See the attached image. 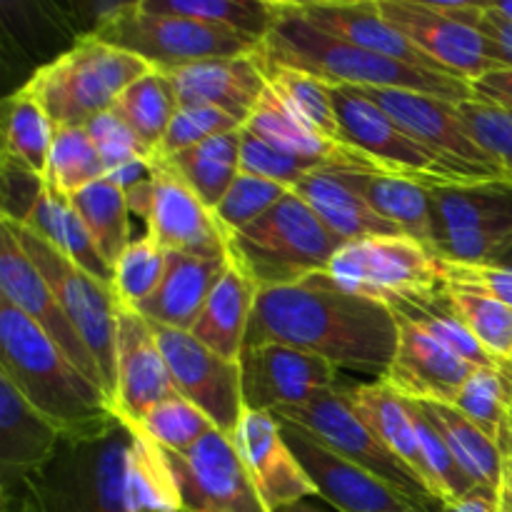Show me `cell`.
<instances>
[{"instance_id": "obj_32", "label": "cell", "mask_w": 512, "mask_h": 512, "mask_svg": "<svg viewBox=\"0 0 512 512\" xmlns=\"http://www.w3.org/2000/svg\"><path fill=\"white\" fill-rule=\"evenodd\" d=\"M240 133L243 128L210 138L195 148L180 150L155 163L183 180L203 200L205 208L215 210L240 175Z\"/></svg>"}, {"instance_id": "obj_46", "label": "cell", "mask_w": 512, "mask_h": 512, "mask_svg": "<svg viewBox=\"0 0 512 512\" xmlns=\"http://www.w3.org/2000/svg\"><path fill=\"white\" fill-rule=\"evenodd\" d=\"M140 433L148 435L155 445H160L168 453H185V450L193 448L195 443L205 438L208 433L218 430L213 425V420L193 405L190 400H185L183 395H175V398L165 400V403L155 405L148 415L143 418V423L133 425Z\"/></svg>"}, {"instance_id": "obj_43", "label": "cell", "mask_w": 512, "mask_h": 512, "mask_svg": "<svg viewBox=\"0 0 512 512\" xmlns=\"http://www.w3.org/2000/svg\"><path fill=\"white\" fill-rule=\"evenodd\" d=\"M410 418H413L415 435H418V450H420V468H423V480L433 498L438 503H455V500L468 498L475 493V483L468 478L455 455L450 453L448 443L443 440L440 430L435 428L433 420L428 418L423 405L418 400H408Z\"/></svg>"}, {"instance_id": "obj_45", "label": "cell", "mask_w": 512, "mask_h": 512, "mask_svg": "<svg viewBox=\"0 0 512 512\" xmlns=\"http://www.w3.org/2000/svg\"><path fill=\"white\" fill-rule=\"evenodd\" d=\"M445 288V285H443ZM455 313L460 315L465 328L473 333V338L500 360L503 365H510L512 355V308L500 303V300L488 298L480 293H468V290L445 288Z\"/></svg>"}, {"instance_id": "obj_6", "label": "cell", "mask_w": 512, "mask_h": 512, "mask_svg": "<svg viewBox=\"0 0 512 512\" xmlns=\"http://www.w3.org/2000/svg\"><path fill=\"white\" fill-rule=\"evenodd\" d=\"M93 35L113 48L145 60L160 73L203 60L235 58L260 48V40L248 35L195 23L188 18L145 13L138 3L115 5L108 15L100 18Z\"/></svg>"}, {"instance_id": "obj_27", "label": "cell", "mask_w": 512, "mask_h": 512, "mask_svg": "<svg viewBox=\"0 0 512 512\" xmlns=\"http://www.w3.org/2000/svg\"><path fill=\"white\" fill-rule=\"evenodd\" d=\"M335 173L380 218L433 250V210H430L428 185L383 170H335Z\"/></svg>"}, {"instance_id": "obj_34", "label": "cell", "mask_w": 512, "mask_h": 512, "mask_svg": "<svg viewBox=\"0 0 512 512\" xmlns=\"http://www.w3.org/2000/svg\"><path fill=\"white\" fill-rule=\"evenodd\" d=\"M385 305L393 310L395 318H403L408 323L418 325L425 333L433 335L438 343L453 350L458 358L475 368H505L500 360H495L478 340L473 338L468 328L463 325L460 315L455 313L445 288L430 290V293H410V295H393L385 298Z\"/></svg>"}, {"instance_id": "obj_31", "label": "cell", "mask_w": 512, "mask_h": 512, "mask_svg": "<svg viewBox=\"0 0 512 512\" xmlns=\"http://www.w3.org/2000/svg\"><path fill=\"white\" fill-rule=\"evenodd\" d=\"M60 435L0 370V460L5 468H38L53 455Z\"/></svg>"}, {"instance_id": "obj_12", "label": "cell", "mask_w": 512, "mask_h": 512, "mask_svg": "<svg viewBox=\"0 0 512 512\" xmlns=\"http://www.w3.org/2000/svg\"><path fill=\"white\" fill-rule=\"evenodd\" d=\"M163 453L183 512H273L240 460L233 435L213 430L185 453Z\"/></svg>"}, {"instance_id": "obj_5", "label": "cell", "mask_w": 512, "mask_h": 512, "mask_svg": "<svg viewBox=\"0 0 512 512\" xmlns=\"http://www.w3.org/2000/svg\"><path fill=\"white\" fill-rule=\"evenodd\" d=\"M148 73L153 68L145 60L88 33L35 70L23 88L43 105L55 130L85 128L113 110L115 100Z\"/></svg>"}, {"instance_id": "obj_11", "label": "cell", "mask_w": 512, "mask_h": 512, "mask_svg": "<svg viewBox=\"0 0 512 512\" xmlns=\"http://www.w3.org/2000/svg\"><path fill=\"white\" fill-rule=\"evenodd\" d=\"M325 273L355 295L383 303L393 295L443 288L440 258L410 235H370L345 243Z\"/></svg>"}, {"instance_id": "obj_4", "label": "cell", "mask_w": 512, "mask_h": 512, "mask_svg": "<svg viewBox=\"0 0 512 512\" xmlns=\"http://www.w3.org/2000/svg\"><path fill=\"white\" fill-rule=\"evenodd\" d=\"M343 245L293 190L248 228L228 235L230 263L238 265L258 290L295 285L325 273Z\"/></svg>"}, {"instance_id": "obj_18", "label": "cell", "mask_w": 512, "mask_h": 512, "mask_svg": "<svg viewBox=\"0 0 512 512\" xmlns=\"http://www.w3.org/2000/svg\"><path fill=\"white\" fill-rule=\"evenodd\" d=\"M118 390L115 410L125 425L143 423L155 405L180 395L148 320L118 300Z\"/></svg>"}, {"instance_id": "obj_13", "label": "cell", "mask_w": 512, "mask_h": 512, "mask_svg": "<svg viewBox=\"0 0 512 512\" xmlns=\"http://www.w3.org/2000/svg\"><path fill=\"white\" fill-rule=\"evenodd\" d=\"M150 328L163 350L175 390L185 400L198 405L213 420L215 428L223 430L225 435H233L245 410L240 363H230L215 355L188 330L165 328L158 323H150Z\"/></svg>"}, {"instance_id": "obj_2", "label": "cell", "mask_w": 512, "mask_h": 512, "mask_svg": "<svg viewBox=\"0 0 512 512\" xmlns=\"http://www.w3.org/2000/svg\"><path fill=\"white\" fill-rule=\"evenodd\" d=\"M0 370L63 435L103 438L123 425L108 393L85 378L63 350L5 298H0Z\"/></svg>"}, {"instance_id": "obj_10", "label": "cell", "mask_w": 512, "mask_h": 512, "mask_svg": "<svg viewBox=\"0 0 512 512\" xmlns=\"http://www.w3.org/2000/svg\"><path fill=\"white\" fill-rule=\"evenodd\" d=\"M330 95H333L335 113H338L343 143L363 153L383 173L403 175V178L418 180L423 185L490 180L455 168L433 150L420 145L403 128H398L390 115H385L378 105L370 103L355 88L330 85Z\"/></svg>"}, {"instance_id": "obj_24", "label": "cell", "mask_w": 512, "mask_h": 512, "mask_svg": "<svg viewBox=\"0 0 512 512\" xmlns=\"http://www.w3.org/2000/svg\"><path fill=\"white\" fill-rule=\"evenodd\" d=\"M290 8L303 15L315 28L325 30V33L335 35L340 40H348L358 48L383 55V58L398 60V63L413 65V68L443 73L428 55L420 53L398 28H393L383 18L378 0H353V3H343V0H295V3H290Z\"/></svg>"}, {"instance_id": "obj_52", "label": "cell", "mask_w": 512, "mask_h": 512, "mask_svg": "<svg viewBox=\"0 0 512 512\" xmlns=\"http://www.w3.org/2000/svg\"><path fill=\"white\" fill-rule=\"evenodd\" d=\"M240 173L258 175V178L293 190L305 175L313 173V168L290 158L283 150L273 148V145L260 140L258 135L250 133L243 125V133H240Z\"/></svg>"}, {"instance_id": "obj_55", "label": "cell", "mask_w": 512, "mask_h": 512, "mask_svg": "<svg viewBox=\"0 0 512 512\" xmlns=\"http://www.w3.org/2000/svg\"><path fill=\"white\" fill-rule=\"evenodd\" d=\"M3 218L25 225L45 190V175L3 155Z\"/></svg>"}, {"instance_id": "obj_23", "label": "cell", "mask_w": 512, "mask_h": 512, "mask_svg": "<svg viewBox=\"0 0 512 512\" xmlns=\"http://www.w3.org/2000/svg\"><path fill=\"white\" fill-rule=\"evenodd\" d=\"M398 330L395 358L378 380L408 400L455 405L475 365L465 363L453 350L408 320L398 318Z\"/></svg>"}, {"instance_id": "obj_38", "label": "cell", "mask_w": 512, "mask_h": 512, "mask_svg": "<svg viewBox=\"0 0 512 512\" xmlns=\"http://www.w3.org/2000/svg\"><path fill=\"white\" fill-rule=\"evenodd\" d=\"M140 10L233 30L263 43L275 20L273 0H138Z\"/></svg>"}, {"instance_id": "obj_40", "label": "cell", "mask_w": 512, "mask_h": 512, "mask_svg": "<svg viewBox=\"0 0 512 512\" xmlns=\"http://www.w3.org/2000/svg\"><path fill=\"white\" fill-rule=\"evenodd\" d=\"M113 113L138 135L140 143L153 153L158 150L160 140L168 133L175 113H178V98L170 85L168 75L153 70L135 80L113 105Z\"/></svg>"}, {"instance_id": "obj_47", "label": "cell", "mask_w": 512, "mask_h": 512, "mask_svg": "<svg viewBox=\"0 0 512 512\" xmlns=\"http://www.w3.org/2000/svg\"><path fill=\"white\" fill-rule=\"evenodd\" d=\"M45 178L60 188L63 193L73 195L85 185L105 178V168L85 128H58L53 135L50 148V163Z\"/></svg>"}, {"instance_id": "obj_25", "label": "cell", "mask_w": 512, "mask_h": 512, "mask_svg": "<svg viewBox=\"0 0 512 512\" xmlns=\"http://www.w3.org/2000/svg\"><path fill=\"white\" fill-rule=\"evenodd\" d=\"M245 128L313 170H378L363 153L345 143L323 138L310 125H305L290 110V105L270 88V83L260 95Z\"/></svg>"}, {"instance_id": "obj_64", "label": "cell", "mask_w": 512, "mask_h": 512, "mask_svg": "<svg viewBox=\"0 0 512 512\" xmlns=\"http://www.w3.org/2000/svg\"><path fill=\"white\" fill-rule=\"evenodd\" d=\"M510 368H512V355H510Z\"/></svg>"}, {"instance_id": "obj_8", "label": "cell", "mask_w": 512, "mask_h": 512, "mask_svg": "<svg viewBox=\"0 0 512 512\" xmlns=\"http://www.w3.org/2000/svg\"><path fill=\"white\" fill-rule=\"evenodd\" d=\"M278 423L293 425L303 430L310 438L318 440L328 450H333L340 458L350 460L358 468L368 470L370 475L380 478L403 493L410 503L418 505L420 510L438 512L443 503L430 495L423 480L413 473L405 463H400L378 438L368 430V425L358 418L348 400V390L343 385L323 390L313 395L308 403L295 405V408L275 410Z\"/></svg>"}, {"instance_id": "obj_59", "label": "cell", "mask_w": 512, "mask_h": 512, "mask_svg": "<svg viewBox=\"0 0 512 512\" xmlns=\"http://www.w3.org/2000/svg\"><path fill=\"white\" fill-rule=\"evenodd\" d=\"M498 512H512V453L503 458L498 485Z\"/></svg>"}, {"instance_id": "obj_22", "label": "cell", "mask_w": 512, "mask_h": 512, "mask_svg": "<svg viewBox=\"0 0 512 512\" xmlns=\"http://www.w3.org/2000/svg\"><path fill=\"white\" fill-rule=\"evenodd\" d=\"M165 75L175 90L178 108H218L243 125L268 88V75L258 50L235 58L183 65Z\"/></svg>"}, {"instance_id": "obj_36", "label": "cell", "mask_w": 512, "mask_h": 512, "mask_svg": "<svg viewBox=\"0 0 512 512\" xmlns=\"http://www.w3.org/2000/svg\"><path fill=\"white\" fill-rule=\"evenodd\" d=\"M420 403V400H418ZM440 430L443 440L448 443L450 453L460 463V468L468 473L475 488H485L498 493L500 470H503V453L498 445L455 405L445 403H420Z\"/></svg>"}, {"instance_id": "obj_3", "label": "cell", "mask_w": 512, "mask_h": 512, "mask_svg": "<svg viewBox=\"0 0 512 512\" xmlns=\"http://www.w3.org/2000/svg\"><path fill=\"white\" fill-rule=\"evenodd\" d=\"M273 10V28L258 48L265 63L300 70V73L323 80L325 85L418 90V93L435 95L450 103L473 100L468 80L413 68V65L383 58L348 40L335 38L295 13L290 8V0H273Z\"/></svg>"}, {"instance_id": "obj_53", "label": "cell", "mask_w": 512, "mask_h": 512, "mask_svg": "<svg viewBox=\"0 0 512 512\" xmlns=\"http://www.w3.org/2000/svg\"><path fill=\"white\" fill-rule=\"evenodd\" d=\"M440 278L445 288L488 295L512 308V268L503 263H453L440 258Z\"/></svg>"}, {"instance_id": "obj_49", "label": "cell", "mask_w": 512, "mask_h": 512, "mask_svg": "<svg viewBox=\"0 0 512 512\" xmlns=\"http://www.w3.org/2000/svg\"><path fill=\"white\" fill-rule=\"evenodd\" d=\"M288 193L290 190L283 188V185L270 183V180L258 178V175L240 173L235 183L230 185L228 193H225V198L220 200L218 208L213 210V215L220 228H223V233L233 235L238 230L248 228L260 215L268 213Z\"/></svg>"}, {"instance_id": "obj_20", "label": "cell", "mask_w": 512, "mask_h": 512, "mask_svg": "<svg viewBox=\"0 0 512 512\" xmlns=\"http://www.w3.org/2000/svg\"><path fill=\"white\" fill-rule=\"evenodd\" d=\"M280 428L298 463L313 480L318 498H323L338 512H400L418 508L403 493L370 475L368 470L335 455L303 430L285 423H280Z\"/></svg>"}, {"instance_id": "obj_63", "label": "cell", "mask_w": 512, "mask_h": 512, "mask_svg": "<svg viewBox=\"0 0 512 512\" xmlns=\"http://www.w3.org/2000/svg\"><path fill=\"white\" fill-rule=\"evenodd\" d=\"M400 512H428V510H420V508H408V510H400Z\"/></svg>"}, {"instance_id": "obj_37", "label": "cell", "mask_w": 512, "mask_h": 512, "mask_svg": "<svg viewBox=\"0 0 512 512\" xmlns=\"http://www.w3.org/2000/svg\"><path fill=\"white\" fill-rule=\"evenodd\" d=\"M455 408L463 410L503 458L512 453V368H475L460 390Z\"/></svg>"}, {"instance_id": "obj_15", "label": "cell", "mask_w": 512, "mask_h": 512, "mask_svg": "<svg viewBox=\"0 0 512 512\" xmlns=\"http://www.w3.org/2000/svg\"><path fill=\"white\" fill-rule=\"evenodd\" d=\"M0 298L13 303L20 313L28 315L60 350L65 358L80 370L88 380H93L98 388L105 390L103 373H100L98 363H95L93 353L88 345L83 343L80 333L70 318L65 315L63 305L55 298L53 288L48 280L40 275L33 260L18 243L13 230L0 220ZM108 393V390H105ZM110 398V395H108Z\"/></svg>"}, {"instance_id": "obj_50", "label": "cell", "mask_w": 512, "mask_h": 512, "mask_svg": "<svg viewBox=\"0 0 512 512\" xmlns=\"http://www.w3.org/2000/svg\"><path fill=\"white\" fill-rule=\"evenodd\" d=\"M458 115L478 148L512 178V108L465 100L458 103Z\"/></svg>"}, {"instance_id": "obj_26", "label": "cell", "mask_w": 512, "mask_h": 512, "mask_svg": "<svg viewBox=\"0 0 512 512\" xmlns=\"http://www.w3.org/2000/svg\"><path fill=\"white\" fill-rule=\"evenodd\" d=\"M230 268V258H200L188 253H168V268L158 290L135 308L150 323L165 325L175 330H193L195 320L203 313L210 293L225 270Z\"/></svg>"}, {"instance_id": "obj_9", "label": "cell", "mask_w": 512, "mask_h": 512, "mask_svg": "<svg viewBox=\"0 0 512 512\" xmlns=\"http://www.w3.org/2000/svg\"><path fill=\"white\" fill-rule=\"evenodd\" d=\"M3 223L13 230L18 243L33 260L48 285L53 288L55 298L63 305L65 315L75 330L80 333L83 343L93 353L100 373H103L105 390L115 405V390H118V360H115V340H118V298L113 288L100 283L98 278L75 265L68 255L55 250L48 240L35 235L25 225L5 220Z\"/></svg>"}, {"instance_id": "obj_54", "label": "cell", "mask_w": 512, "mask_h": 512, "mask_svg": "<svg viewBox=\"0 0 512 512\" xmlns=\"http://www.w3.org/2000/svg\"><path fill=\"white\" fill-rule=\"evenodd\" d=\"M128 440V428H125V438L108 440L100 450L95 465V512H128L125 505Z\"/></svg>"}, {"instance_id": "obj_61", "label": "cell", "mask_w": 512, "mask_h": 512, "mask_svg": "<svg viewBox=\"0 0 512 512\" xmlns=\"http://www.w3.org/2000/svg\"><path fill=\"white\" fill-rule=\"evenodd\" d=\"M278 512H323V510L313 508V505H308V503H298V505H290V508H283Z\"/></svg>"}, {"instance_id": "obj_60", "label": "cell", "mask_w": 512, "mask_h": 512, "mask_svg": "<svg viewBox=\"0 0 512 512\" xmlns=\"http://www.w3.org/2000/svg\"><path fill=\"white\" fill-rule=\"evenodd\" d=\"M480 3H483V8L488 13L498 15V18H503L505 23L512 25V0H508V3H500V0H480Z\"/></svg>"}, {"instance_id": "obj_48", "label": "cell", "mask_w": 512, "mask_h": 512, "mask_svg": "<svg viewBox=\"0 0 512 512\" xmlns=\"http://www.w3.org/2000/svg\"><path fill=\"white\" fill-rule=\"evenodd\" d=\"M168 268V250L148 233L133 240L113 268V293L128 308H138L158 290Z\"/></svg>"}, {"instance_id": "obj_30", "label": "cell", "mask_w": 512, "mask_h": 512, "mask_svg": "<svg viewBox=\"0 0 512 512\" xmlns=\"http://www.w3.org/2000/svg\"><path fill=\"white\" fill-rule=\"evenodd\" d=\"M25 228H30L35 235L48 240L55 250L68 255L75 265L88 270L100 283L113 288V268H110L108 260L103 258V253L95 245L88 225L80 218L78 210L73 208L70 195L55 188L48 178H45V190L38 203H35Z\"/></svg>"}, {"instance_id": "obj_29", "label": "cell", "mask_w": 512, "mask_h": 512, "mask_svg": "<svg viewBox=\"0 0 512 512\" xmlns=\"http://www.w3.org/2000/svg\"><path fill=\"white\" fill-rule=\"evenodd\" d=\"M298 198L310 205L315 215L328 225L330 233L343 243L370 238V235H400V230L380 218L358 193L338 178L335 170H313L293 188Z\"/></svg>"}, {"instance_id": "obj_44", "label": "cell", "mask_w": 512, "mask_h": 512, "mask_svg": "<svg viewBox=\"0 0 512 512\" xmlns=\"http://www.w3.org/2000/svg\"><path fill=\"white\" fill-rule=\"evenodd\" d=\"M265 75L268 83L285 103L290 105L295 115L303 120L305 125L320 133L323 138L343 143V133H340L338 113H335L333 95H330V85L323 80L313 78L300 70L285 68V65H270L265 63Z\"/></svg>"}, {"instance_id": "obj_1", "label": "cell", "mask_w": 512, "mask_h": 512, "mask_svg": "<svg viewBox=\"0 0 512 512\" xmlns=\"http://www.w3.org/2000/svg\"><path fill=\"white\" fill-rule=\"evenodd\" d=\"M398 318L385 303L340 288L328 273L258 290L245 348L283 343L335 368L383 378L398 350Z\"/></svg>"}, {"instance_id": "obj_39", "label": "cell", "mask_w": 512, "mask_h": 512, "mask_svg": "<svg viewBox=\"0 0 512 512\" xmlns=\"http://www.w3.org/2000/svg\"><path fill=\"white\" fill-rule=\"evenodd\" d=\"M85 130L98 150L105 178L118 185L123 193L153 178V153L113 110L90 120Z\"/></svg>"}, {"instance_id": "obj_7", "label": "cell", "mask_w": 512, "mask_h": 512, "mask_svg": "<svg viewBox=\"0 0 512 512\" xmlns=\"http://www.w3.org/2000/svg\"><path fill=\"white\" fill-rule=\"evenodd\" d=\"M433 253L453 263H495L512 248V178L428 185Z\"/></svg>"}, {"instance_id": "obj_62", "label": "cell", "mask_w": 512, "mask_h": 512, "mask_svg": "<svg viewBox=\"0 0 512 512\" xmlns=\"http://www.w3.org/2000/svg\"><path fill=\"white\" fill-rule=\"evenodd\" d=\"M495 263H503V265H510V268H512V248H508V250H505V253H503V255H500V258H498V260H495Z\"/></svg>"}, {"instance_id": "obj_19", "label": "cell", "mask_w": 512, "mask_h": 512, "mask_svg": "<svg viewBox=\"0 0 512 512\" xmlns=\"http://www.w3.org/2000/svg\"><path fill=\"white\" fill-rule=\"evenodd\" d=\"M233 443L260 498L273 512L318 495L273 413L245 408L233 433Z\"/></svg>"}, {"instance_id": "obj_56", "label": "cell", "mask_w": 512, "mask_h": 512, "mask_svg": "<svg viewBox=\"0 0 512 512\" xmlns=\"http://www.w3.org/2000/svg\"><path fill=\"white\" fill-rule=\"evenodd\" d=\"M473 100L500 108H512V68H495L470 83Z\"/></svg>"}, {"instance_id": "obj_16", "label": "cell", "mask_w": 512, "mask_h": 512, "mask_svg": "<svg viewBox=\"0 0 512 512\" xmlns=\"http://www.w3.org/2000/svg\"><path fill=\"white\" fill-rule=\"evenodd\" d=\"M245 408L275 413L308 403L338 385V368L325 358L283 343H260L243 350Z\"/></svg>"}, {"instance_id": "obj_41", "label": "cell", "mask_w": 512, "mask_h": 512, "mask_svg": "<svg viewBox=\"0 0 512 512\" xmlns=\"http://www.w3.org/2000/svg\"><path fill=\"white\" fill-rule=\"evenodd\" d=\"M70 203L85 220L103 258L108 260L110 268H115L125 248L133 243L128 235L130 208L123 190L108 178H100L70 195Z\"/></svg>"}, {"instance_id": "obj_21", "label": "cell", "mask_w": 512, "mask_h": 512, "mask_svg": "<svg viewBox=\"0 0 512 512\" xmlns=\"http://www.w3.org/2000/svg\"><path fill=\"white\" fill-rule=\"evenodd\" d=\"M148 235L168 253H188L200 258H225L228 235L215 220L213 210L173 173L153 160V203L148 210ZM230 258V255H228Z\"/></svg>"}, {"instance_id": "obj_42", "label": "cell", "mask_w": 512, "mask_h": 512, "mask_svg": "<svg viewBox=\"0 0 512 512\" xmlns=\"http://www.w3.org/2000/svg\"><path fill=\"white\" fill-rule=\"evenodd\" d=\"M55 128L43 105L25 88L5 100V143L3 155L28 165L38 175L48 173L50 148Z\"/></svg>"}, {"instance_id": "obj_58", "label": "cell", "mask_w": 512, "mask_h": 512, "mask_svg": "<svg viewBox=\"0 0 512 512\" xmlns=\"http://www.w3.org/2000/svg\"><path fill=\"white\" fill-rule=\"evenodd\" d=\"M438 512H498V493L478 488L475 493H470L468 498L455 500V503H445Z\"/></svg>"}, {"instance_id": "obj_33", "label": "cell", "mask_w": 512, "mask_h": 512, "mask_svg": "<svg viewBox=\"0 0 512 512\" xmlns=\"http://www.w3.org/2000/svg\"><path fill=\"white\" fill-rule=\"evenodd\" d=\"M348 390V400L358 418L368 425L370 433L400 460L408 465L420 480H423V468H420V450L418 435H415L413 418H410L408 403L403 395L395 393L383 380L365 385H353ZM425 483V480H423ZM428 488V485H425ZM433 495V493H430Z\"/></svg>"}, {"instance_id": "obj_28", "label": "cell", "mask_w": 512, "mask_h": 512, "mask_svg": "<svg viewBox=\"0 0 512 512\" xmlns=\"http://www.w3.org/2000/svg\"><path fill=\"white\" fill-rule=\"evenodd\" d=\"M255 300H258V285L238 265L230 263V268L210 293L190 335L220 358L240 363Z\"/></svg>"}, {"instance_id": "obj_14", "label": "cell", "mask_w": 512, "mask_h": 512, "mask_svg": "<svg viewBox=\"0 0 512 512\" xmlns=\"http://www.w3.org/2000/svg\"><path fill=\"white\" fill-rule=\"evenodd\" d=\"M378 105L405 133L435 155L478 178H508L483 150L478 148L458 115V103L403 88H355Z\"/></svg>"}, {"instance_id": "obj_35", "label": "cell", "mask_w": 512, "mask_h": 512, "mask_svg": "<svg viewBox=\"0 0 512 512\" xmlns=\"http://www.w3.org/2000/svg\"><path fill=\"white\" fill-rule=\"evenodd\" d=\"M125 428L130 438L128 463H125L128 512H183L178 485H175L163 448L133 425H125Z\"/></svg>"}, {"instance_id": "obj_57", "label": "cell", "mask_w": 512, "mask_h": 512, "mask_svg": "<svg viewBox=\"0 0 512 512\" xmlns=\"http://www.w3.org/2000/svg\"><path fill=\"white\" fill-rule=\"evenodd\" d=\"M478 30L490 40V50H493L495 63H498L500 68H512V25L485 10L483 20L478 23Z\"/></svg>"}, {"instance_id": "obj_51", "label": "cell", "mask_w": 512, "mask_h": 512, "mask_svg": "<svg viewBox=\"0 0 512 512\" xmlns=\"http://www.w3.org/2000/svg\"><path fill=\"white\" fill-rule=\"evenodd\" d=\"M240 128H243V123H238L233 115L223 113L218 108H178L168 133H165L158 150H155L153 160L168 158V155L195 148V145L205 143V140L233 133V130Z\"/></svg>"}, {"instance_id": "obj_17", "label": "cell", "mask_w": 512, "mask_h": 512, "mask_svg": "<svg viewBox=\"0 0 512 512\" xmlns=\"http://www.w3.org/2000/svg\"><path fill=\"white\" fill-rule=\"evenodd\" d=\"M383 18L398 28L420 53L428 55L443 73L468 83L500 68L490 50V40L478 28L440 18L418 0H378Z\"/></svg>"}]
</instances>
